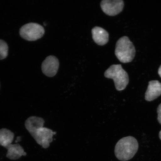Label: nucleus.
<instances>
[{"label": "nucleus", "instance_id": "obj_1", "mask_svg": "<svg viewBox=\"0 0 161 161\" xmlns=\"http://www.w3.org/2000/svg\"><path fill=\"white\" fill-rule=\"evenodd\" d=\"M138 148V144L136 139L131 136H127L121 139L117 143L114 153L118 160L126 161L133 158Z\"/></svg>", "mask_w": 161, "mask_h": 161}, {"label": "nucleus", "instance_id": "obj_2", "mask_svg": "<svg viewBox=\"0 0 161 161\" xmlns=\"http://www.w3.org/2000/svg\"><path fill=\"white\" fill-rule=\"evenodd\" d=\"M115 54L118 59L124 63L131 62L136 54L135 48L128 37L124 36L117 42Z\"/></svg>", "mask_w": 161, "mask_h": 161}, {"label": "nucleus", "instance_id": "obj_3", "mask_svg": "<svg viewBox=\"0 0 161 161\" xmlns=\"http://www.w3.org/2000/svg\"><path fill=\"white\" fill-rule=\"evenodd\" d=\"M104 76L114 80L116 89L118 91L124 90L129 83L127 73L120 64L113 65L106 70Z\"/></svg>", "mask_w": 161, "mask_h": 161}, {"label": "nucleus", "instance_id": "obj_4", "mask_svg": "<svg viewBox=\"0 0 161 161\" xmlns=\"http://www.w3.org/2000/svg\"><path fill=\"white\" fill-rule=\"evenodd\" d=\"M44 28L39 24L29 23L20 28V36L24 39L29 41H34L40 39L45 34Z\"/></svg>", "mask_w": 161, "mask_h": 161}, {"label": "nucleus", "instance_id": "obj_5", "mask_svg": "<svg viewBox=\"0 0 161 161\" xmlns=\"http://www.w3.org/2000/svg\"><path fill=\"white\" fill-rule=\"evenodd\" d=\"M56 133L50 129L43 127L38 129L32 136L38 144L44 148H47L53 142V136Z\"/></svg>", "mask_w": 161, "mask_h": 161}, {"label": "nucleus", "instance_id": "obj_6", "mask_svg": "<svg viewBox=\"0 0 161 161\" xmlns=\"http://www.w3.org/2000/svg\"><path fill=\"white\" fill-rule=\"evenodd\" d=\"M124 5V2L122 0H103L100 4L104 13L111 16L120 13L123 9Z\"/></svg>", "mask_w": 161, "mask_h": 161}, {"label": "nucleus", "instance_id": "obj_7", "mask_svg": "<svg viewBox=\"0 0 161 161\" xmlns=\"http://www.w3.org/2000/svg\"><path fill=\"white\" fill-rule=\"evenodd\" d=\"M59 63L57 58L53 56H47L42 65V70L45 75L53 77L57 74Z\"/></svg>", "mask_w": 161, "mask_h": 161}, {"label": "nucleus", "instance_id": "obj_8", "mask_svg": "<svg viewBox=\"0 0 161 161\" xmlns=\"http://www.w3.org/2000/svg\"><path fill=\"white\" fill-rule=\"evenodd\" d=\"M161 95V83L158 80H151L149 82L147 89L145 94V99L152 101Z\"/></svg>", "mask_w": 161, "mask_h": 161}, {"label": "nucleus", "instance_id": "obj_9", "mask_svg": "<svg viewBox=\"0 0 161 161\" xmlns=\"http://www.w3.org/2000/svg\"><path fill=\"white\" fill-rule=\"evenodd\" d=\"M45 122V120L42 118L32 116L26 120L25 127L32 136L38 129L43 127Z\"/></svg>", "mask_w": 161, "mask_h": 161}, {"label": "nucleus", "instance_id": "obj_10", "mask_svg": "<svg viewBox=\"0 0 161 161\" xmlns=\"http://www.w3.org/2000/svg\"><path fill=\"white\" fill-rule=\"evenodd\" d=\"M92 37L94 42L100 46L105 45L108 41L109 35L105 30L99 27H95L92 30Z\"/></svg>", "mask_w": 161, "mask_h": 161}, {"label": "nucleus", "instance_id": "obj_11", "mask_svg": "<svg viewBox=\"0 0 161 161\" xmlns=\"http://www.w3.org/2000/svg\"><path fill=\"white\" fill-rule=\"evenodd\" d=\"M6 148L8 150L6 156L10 160L19 159L22 156L27 155L24 148L19 144H10Z\"/></svg>", "mask_w": 161, "mask_h": 161}, {"label": "nucleus", "instance_id": "obj_12", "mask_svg": "<svg viewBox=\"0 0 161 161\" xmlns=\"http://www.w3.org/2000/svg\"><path fill=\"white\" fill-rule=\"evenodd\" d=\"M14 134L6 128L0 130V145L6 148L13 142Z\"/></svg>", "mask_w": 161, "mask_h": 161}, {"label": "nucleus", "instance_id": "obj_13", "mask_svg": "<svg viewBox=\"0 0 161 161\" xmlns=\"http://www.w3.org/2000/svg\"><path fill=\"white\" fill-rule=\"evenodd\" d=\"M8 53V46L6 42L0 39V60H3L7 57Z\"/></svg>", "mask_w": 161, "mask_h": 161}, {"label": "nucleus", "instance_id": "obj_14", "mask_svg": "<svg viewBox=\"0 0 161 161\" xmlns=\"http://www.w3.org/2000/svg\"><path fill=\"white\" fill-rule=\"evenodd\" d=\"M157 112L158 114V122L161 125V104L158 106Z\"/></svg>", "mask_w": 161, "mask_h": 161}, {"label": "nucleus", "instance_id": "obj_15", "mask_svg": "<svg viewBox=\"0 0 161 161\" xmlns=\"http://www.w3.org/2000/svg\"><path fill=\"white\" fill-rule=\"evenodd\" d=\"M21 140V138L20 136L17 137V139H16L15 141V142L17 143L19 142H20V140Z\"/></svg>", "mask_w": 161, "mask_h": 161}, {"label": "nucleus", "instance_id": "obj_16", "mask_svg": "<svg viewBox=\"0 0 161 161\" xmlns=\"http://www.w3.org/2000/svg\"><path fill=\"white\" fill-rule=\"evenodd\" d=\"M158 73L159 75H160V77L161 78V65L160 66L158 70Z\"/></svg>", "mask_w": 161, "mask_h": 161}, {"label": "nucleus", "instance_id": "obj_17", "mask_svg": "<svg viewBox=\"0 0 161 161\" xmlns=\"http://www.w3.org/2000/svg\"><path fill=\"white\" fill-rule=\"evenodd\" d=\"M159 136L160 139L161 140V130L159 132Z\"/></svg>", "mask_w": 161, "mask_h": 161}]
</instances>
